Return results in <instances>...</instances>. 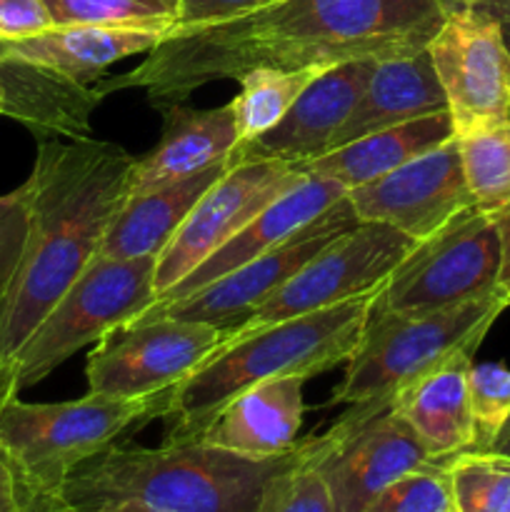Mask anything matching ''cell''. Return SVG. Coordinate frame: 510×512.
<instances>
[{"label":"cell","instance_id":"obj_1","mask_svg":"<svg viewBox=\"0 0 510 512\" xmlns=\"http://www.w3.org/2000/svg\"><path fill=\"white\" fill-rule=\"evenodd\" d=\"M453 0H275L223 23L170 30L143 63L98 80L105 95L143 88L163 113L203 85L253 68L325 70L360 58L425 50Z\"/></svg>","mask_w":510,"mask_h":512},{"label":"cell","instance_id":"obj_2","mask_svg":"<svg viewBox=\"0 0 510 512\" xmlns=\"http://www.w3.org/2000/svg\"><path fill=\"white\" fill-rule=\"evenodd\" d=\"M138 163L110 140H38L25 188L30 233L0 295V408L15 398V358L45 315L98 255L110 220L130 193Z\"/></svg>","mask_w":510,"mask_h":512},{"label":"cell","instance_id":"obj_3","mask_svg":"<svg viewBox=\"0 0 510 512\" xmlns=\"http://www.w3.org/2000/svg\"><path fill=\"white\" fill-rule=\"evenodd\" d=\"M383 288L333 308L280 320L250 333L228 335L225 343L173 390L163 418L168 423L163 443H195L210 420L253 385L290 375L308 380L348 363Z\"/></svg>","mask_w":510,"mask_h":512},{"label":"cell","instance_id":"obj_4","mask_svg":"<svg viewBox=\"0 0 510 512\" xmlns=\"http://www.w3.org/2000/svg\"><path fill=\"white\" fill-rule=\"evenodd\" d=\"M290 453L250 460L203 443L110 445L70 475L60 498L73 512H255Z\"/></svg>","mask_w":510,"mask_h":512},{"label":"cell","instance_id":"obj_5","mask_svg":"<svg viewBox=\"0 0 510 512\" xmlns=\"http://www.w3.org/2000/svg\"><path fill=\"white\" fill-rule=\"evenodd\" d=\"M505 308L508 300L498 290L435 313L403 315L375 308L330 403L390 408L395 393L415 378L453 355L475 353Z\"/></svg>","mask_w":510,"mask_h":512},{"label":"cell","instance_id":"obj_6","mask_svg":"<svg viewBox=\"0 0 510 512\" xmlns=\"http://www.w3.org/2000/svg\"><path fill=\"white\" fill-rule=\"evenodd\" d=\"M170 398H113L88 393L68 403H25L0 408V443L20 473L43 495H60L70 475L118 443L123 433L165 418Z\"/></svg>","mask_w":510,"mask_h":512},{"label":"cell","instance_id":"obj_7","mask_svg":"<svg viewBox=\"0 0 510 512\" xmlns=\"http://www.w3.org/2000/svg\"><path fill=\"white\" fill-rule=\"evenodd\" d=\"M155 265L158 255L130 260L95 255L15 358V398L48 378L85 345H95L153 308L158 300Z\"/></svg>","mask_w":510,"mask_h":512},{"label":"cell","instance_id":"obj_8","mask_svg":"<svg viewBox=\"0 0 510 512\" xmlns=\"http://www.w3.org/2000/svg\"><path fill=\"white\" fill-rule=\"evenodd\" d=\"M498 273V228L473 205L410 250L380 290L375 308L403 315L455 308L495 293Z\"/></svg>","mask_w":510,"mask_h":512},{"label":"cell","instance_id":"obj_9","mask_svg":"<svg viewBox=\"0 0 510 512\" xmlns=\"http://www.w3.org/2000/svg\"><path fill=\"white\" fill-rule=\"evenodd\" d=\"M228 333L198 320L143 313L93 345L85 360L88 393L113 398H170Z\"/></svg>","mask_w":510,"mask_h":512},{"label":"cell","instance_id":"obj_10","mask_svg":"<svg viewBox=\"0 0 510 512\" xmlns=\"http://www.w3.org/2000/svg\"><path fill=\"white\" fill-rule=\"evenodd\" d=\"M415 245V240L390 225L358 223L325 245L230 335L250 333L280 320L333 308L383 288Z\"/></svg>","mask_w":510,"mask_h":512},{"label":"cell","instance_id":"obj_11","mask_svg":"<svg viewBox=\"0 0 510 512\" xmlns=\"http://www.w3.org/2000/svg\"><path fill=\"white\" fill-rule=\"evenodd\" d=\"M335 512H360L390 483L433 465L423 443L393 408L353 405L325 435L308 440Z\"/></svg>","mask_w":510,"mask_h":512},{"label":"cell","instance_id":"obj_12","mask_svg":"<svg viewBox=\"0 0 510 512\" xmlns=\"http://www.w3.org/2000/svg\"><path fill=\"white\" fill-rule=\"evenodd\" d=\"M425 50L445 93L455 138L508 123L510 50L500 20L475 5H458Z\"/></svg>","mask_w":510,"mask_h":512},{"label":"cell","instance_id":"obj_13","mask_svg":"<svg viewBox=\"0 0 510 512\" xmlns=\"http://www.w3.org/2000/svg\"><path fill=\"white\" fill-rule=\"evenodd\" d=\"M305 173L295 163L273 158L233 160L218 183L198 200L155 265V295H165L185 275L223 248L260 210L293 188ZM158 303V300H155Z\"/></svg>","mask_w":510,"mask_h":512},{"label":"cell","instance_id":"obj_14","mask_svg":"<svg viewBox=\"0 0 510 512\" xmlns=\"http://www.w3.org/2000/svg\"><path fill=\"white\" fill-rule=\"evenodd\" d=\"M360 220L350 205L348 195L333 208L325 210L313 225L300 230L295 238L283 243L280 248L220 275L218 280L208 283L205 288L185 295V298L170 300V303L153 305L145 313L173 315L183 320H198V323L215 325V328L233 333L238 325L253 315L255 308L273 298L308 260H313L325 245L333 243L345 230L355 228Z\"/></svg>","mask_w":510,"mask_h":512},{"label":"cell","instance_id":"obj_15","mask_svg":"<svg viewBox=\"0 0 510 512\" xmlns=\"http://www.w3.org/2000/svg\"><path fill=\"white\" fill-rule=\"evenodd\" d=\"M360 223H383L423 243L473 208L460 163L458 138L418 155L383 178L348 190Z\"/></svg>","mask_w":510,"mask_h":512},{"label":"cell","instance_id":"obj_16","mask_svg":"<svg viewBox=\"0 0 510 512\" xmlns=\"http://www.w3.org/2000/svg\"><path fill=\"white\" fill-rule=\"evenodd\" d=\"M375 63H378L375 58H360L320 70L275 128L240 143L230 153V158H273L285 160V163H305V160L325 155L335 133L343 128L358 105Z\"/></svg>","mask_w":510,"mask_h":512},{"label":"cell","instance_id":"obj_17","mask_svg":"<svg viewBox=\"0 0 510 512\" xmlns=\"http://www.w3.org/2000/svg\"><path fill=\"white\" fill-rule=\"evenodd\" d=\"M345 195H348V190L343 185L333 183V180L318 178V175H303L293 188L285 190L268 208L260 210L243 230H238L223 248L215 250L205 263H200L193 273L185 275L168 293L160 295L155 305L185 298V295L218 280L220 275H228L230 270L280 248L290 238H295L300 230L313 225L325 210L340 203Z\"/></svg>","mask_w":510,"mask_h":512},{"label":"cell","instance_id":"obj_18","mask_svg":"<svg viewBox=\"0 0 510 512\" xmlns=\"http://www.w3.org/2000/svg\"><path fill=\"white\" fill-rule=\"evenodd\" d=\"M305 378L265 380L230 400L195 443L250 460L280 458L298 445Z\"/></svg>","mask_w":510,"mask_h":512},{"label":"cell","instance_id":"obj_19","mask_svg":"<svg viewBox=\"0 0 510 512\" xmlns=\"http://www.w3.org/2000/svg\"><path fill=\"white\" fill-rule=\"evenodd\" d=\"M103 98L98 83H78L18 58L0 63V115L23 123L38 140L93 138L90 113Z\"/></svg>","mask_w":510,"mask_h":512},{"label":"cell","instance_id":"obj_20","mask_svg":"<svg viewBox=\"0 0 510 512\" xmlns=\"http://www.w3.org/2000/svg\"><path fill=\"white\" fill-rule=\"evenodd\" d=\"M473 353H458L395 393L390 408L413 428L435 463L475 448L468 373Z\"/></svg>","mask_w":510,"mask_h":512},{"label":"cell","instance_id":"obj_21","mask_svg":"<svg viewBox=\"0 0 510 512\" xmlns=\"http://www.w3.org/2000/svg\"><path fill=\"white\" fill-rule=\"evenodd\" d=\"M163 115V138L135 163L130 193H145L223 163L240 143L228 105L200 110L175 103Z\"/></svg>","mask_w":510,"mask_h":512},{"label":"cell","instance_id":"obj_22","mask_svg":"<svg viewBox=\"0 0 510 512\" xmlns=\"http://www.w3.org/2000/svg\"><path fill=\"white\" fill-rule=\"evenodd\" d=\"M445 110H448V103H445V93L430 63L428 50L383 58L375 63L358 105L343 128L335 133L330 150L353 143L375 130L425 118V115L445 113Z\"/></svg>","mask_w":510,"mask_h":512},{"label":"cell","instance_id":"obj_23","mask_svg":"<svg viewBox=\"0 0 510 512\" xmlns=\"http://www.w3.org/2000/svg\"><path fill=\"white\" fill-rule=\"evenodd\" d=\"M228 168L230 158L175 183L160 185L145 193H128L105 230L98 255L130 260L163 253L190 210Z\"/></svg>","mask_w":510,"mask_h":512},{"label":"cell","instance_id":"obj_24","mask_svg":"<svg viewBox=\"0 0 510 512\" xmlns=\"http://www.w3.org/2000/svg\"><path fill=\"white\" fill-rule=\"evenodd\" d=\"M450 138H455V130L453 120L445 110V113L425 115V118L405 120V123L375 130L353 143L328 150L320 158L295 165L300 168V173L318 175V178L343 185L345 190H353L403 168L405 163L448 143Z\"/></svg>","mask_w":510,"mask_h":512},{"label":"cell","instance_id":"obj_25","mask_svg":"<svg viewBox=\"0 0 510 512\" xmlns=\"http://www.w3.org/2000/svg\"><path fill=\"white\" fill-rule=\"evenodd\" d=\"M165 35V30L153 28L53 25L33 38L8 43V58L25 60L78 83H88L118 60L150 53Z\"/></svg>","mask_w":510,"mask_h":512},{"label":"cell","instance_id":"obj_26","mask_svg":"<svg viewBox=\"0 0 510 512\" xmlns=\"http://www.w3.org/2000/svg\"><path fill=\"white\" fill-rule=\"evenodd\" d=\"M320 70H280V68H253L238 80L240 93L228 103L233 113L235 130L240 143L268 133L270 128L285 118L305 85ZM238 143V145H240Z\"/></svg>","mask_w":510,"mask_h":512},{"label":"cell","instance_id":"obj_27","mask_svg":"<svg viewBox=\"0 0 510 512\" xmlns=\"http://www.w3.org/2000/svg\"><path fill=\"white\" fill-rule=\"evenodd\" d=\"M458 145L473 205L493 218L510 205V120L463 135Z\"/></svg>","mask_w":510,"mask_h":512},{"label":"cell","instance_id":"obj_28","mask_svg":"<svg viewBox=\"0 0 510 512\" xmlns=\"http://www.w3.org/2000/svg\"><path fill=\"white\" fill-rule=\"evenodd\" d=\"M445 465L455 512H510V455L465 450Z\"/></svg>","mask_w":510,"mask_h":512},{"label":"cell","instance_id":"obj_29","mask_svg":"<svg viewBox=\"0 0 510 512\" xmlns=\"http://www.w3.org/2000/svg\"><path fill=\"white\" fill-rule=\"evenodd\" d=\"M53 25H113V28H175L180 0H45Z\"/></svg>","mask_w":510,"mask_h":512},{"label":"cell","instance_id":"obj_30","mask_svg":"<svg viewBox=\"0 0 510 512\" xmlns=\"http://www.w3.org/2000/svg\"><path fill=\"white\" fill-rule=\"evenodd\" d=\"M255 512H335L328 483L310 455L308 440L295 445L285 465L270 475Z\"/></svg>","mask_w":510,"mask_h":512},{"label":"cell","instance_id":"obj_31","mask_svg":"<svg viewBox=\"0 0 510 512\" xmlns=\"http://www.w3.org/2000/svg\"><path fill=\"white\" fill-rule=\"evenodd\" d=\"M360 512H455L448 465L433 463L403 475Z\"/></svg>","mask_w":510,"mask_h":512},{"label":"cell","instance_id":"obj_32","mask_svg":"<svg viewBox=\"0 0 510 512\" xmlns=\"http://www.w3.org/2000/svg\"><path fill=\"white\" fill-rule=\"evenodd\" d=\"M470 413L475 423V448L493 450L510 418V368L500 363L470 365Z\"/></svg>","mask_w":510,"mask_h":512},{"label":"cell","instance_id":"obj_33","mask_svg":"<svg viewBox=\"0 0 510 512\" xmlns=\"http://www.w3.org/2000/svg\"><path fill=\"white\" fill-rule=\"evenodd\" d=\"M30 233V198L28 188L10 190L0 195V295L8 290L15 270H18L20 255H23L25 240Z\"/></svg>","mask_w":510,"mask_h":512},{"label":"cell","instance_id":"obj_34","mask_svg":"<svg viewBox=\"0 0 510 512\" xmlns=\"http://www.w3.org/2000/svg\"><path fill=\"white\" fill-rule=\"evenodd\" d=\"M50 498L25 480L15 460L0 443V512H48Z\"/></svg>","mask_w":510,"mask_h":512},{"label":"cell","instance_id":"obj_35","mask_svg":"<svg viewBox=\"0 0 510 512\" xmlns=\"http://www.w3.org/2000/svg\"><path fill=\"white\" fill-rule=\"evenodd\" d=\"M53 28L45 0H0V40L15 43V40L33 38Z\"/></svg>","mask_w":510,"mask_h":512},{"label":"cell","instance_id":"obj_36","mask_svg":"<svg viewBox=\"0 0 510 512\" xmlns=\"http://www.w3.org/2000/svg\"><path fill=\"white\" fill-rule=\"evenodd\" d=\"M270 3L275 0H180V15L173 30L223 23V20L240 18Z\"/></svg>","mask_w":510,"mask_h":512},{"label":"cell","instance_id":"obj_37","mask_svg":"<svg viewBox=\"0 0 510 512\" xmlns=\"http://www.w3.org/2000/svg\"><path fill=\"white\" fill-rule=\"evenodd\" d=\"M495 228L500 235V273H498V293L508 300L510 305V205L493 215Z\"/></svg>","mask_w":510,"mask_h":512},{"label":"cell","instance_id":"obj_38","mask_svg":"<svg viewBox=\"0 0 510 512\" xmlns=\"http://www.w3.org/2000/svg\"><path fill=\"white\" fill-rule=\"evenodd\" d=\"M475 8L488 13L490 18L500 20V23H503V20H510V0H478Z\"/></svg>","mask_w":510,"mask_h":512},{"label":"cell","instance_id":"obj_39","mask_svg":"<svg viewBox=\"0 0 510 512\" xmlns=\"http://www.w3.org/2000/svg\"><path fill=\"white\" fill-rule=\"evenodd\" d=\"M48 512H73L65 505V500L60 498V495H55V498H50V505H48Z\"/></svg>","mask_w":510,"mask_h":512},{"label":"cell","instance_id":"obj_40","mask_svg":"<svg viewBox=\"0 0 510 512\" xmlns=\"http://www.w3.org/2000/svg\"><path fill=\"white\" fill-rule=\"evenodd\" d=\"M510 438V418H508V423H505V428H503V433H500V438L495 440V445H500V443H505V440ZM493 445V448H495Z\"/></svg>","mask_w":510,"mask_h":512},{"label":"cell","instance_id":"obj_41","mask_svg":"<svg viewBox=\"0 0 510 512\" xmlns=\"http://www.w3.org/2000/svg\"><path fill=\"white\" fill-rule=\"evenodd\" d=\"M500 28H503L505 45H508V50H510V20H503V23H500Z\"/></svg>","mask_w":510,"mask_h":512},{"label":"cell","instance_id":"obj_42","mask_svg":"<svg viewBox=\"0 0 510 512\" xmlns=\"http://www.w3.org/2000/svg\"><path fill=\"white\" fill-rule=\"evenodd\" d=\"M493 450H498V453H505V455H510V438L505 440V443H500V445H495Z\"/></svg>","mask_w":510,"mask_h":512},{"label":"cell","instance_id":"obj_43","mask_svg":"<svg viewBox=\"0 0 510 512\" xmlns=\"http://www.w3.org/2000/svg\"><path fill=\"white\" fill-rule=\"evenodd\" d=\"M5 58H8V43H5V40H0V63H3Z\"/></svg>","mask_w":510,"mask_h":512},{"label":"cell","instance_id":"obj_44","mask_svg":"<svg viewBox=\"0 0 510 512\" xmlns=\"http://www.w3.org/2000/svg\"><path fill=\"white\" fill-rule=\"evenodd\" d=\"M453 3L455 5H475V3H478V0H453Z\"/></svg>","mask_w":510,"mask_h":512}]
</instances>
